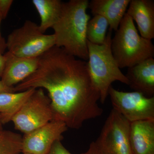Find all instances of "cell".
Listing matches in <instances>:
<instances>
[{
    "label": "cell",
    "instance_id": "13",
    "mask_svg": "<svg viewBox=\"0 0 154 154\" xmlns=\"http://www.w3.org/2000/svg\"><path fill=\"white\" fill-rule=\"evenodd\" d=\"M126 13L136 22L142 37L154 38L153 0H131Z\"/></svg>",
    "mask_w": 154,
    "mask_h": 154
},
{
    "label": "cell",
    "instance_id": "23",
    "mask_svg": "<svg viewBox=\"0 0 154 154\" xmlns=\"http://www.w3.org/2000/svg\"><path fill=\"white\" fill-rule=\"evenodd\" d=\"M3 93H15L14 88H11L6 86L0 80V94Z\"/></svg>",
    "mask_w": 154,
    "mask_h": 154
},
{
    "label": "cell",
    "instance_id": "7",
    "mask_svg": "<svg viewBox=\"0 0 154 154\" xmlns=\"http://www.w3.org/2000/svg\"><path fill=\"white\" fill-rule=\"evenodd\" d=\"M130 122L112 109L95 141L102 154H133L129 141Z\"/></svg>",
    "mask_w": 154,
    "mask_h": 154
},
{
    "label": "cell",
    "instance_id": "18",
    "mask_svg": "<svg viewBox=\"0 0 154 154\" xmlns=\"http://www.w3.org/2000/svg\"><path fill=\"white\" fill-rule=\"evenodd\" d=\"M23 137L21 134L4 130L0 132V154H19L22 152Z\"/></svg>",
    "mask_w": 154,
    "mask_h": 154
},
{
    "label": "cell",
    "instance_id": "8",
    "mask_svg": "<svg viewBox=\"0 0 154 154\" xmlns=\"http://www.w3.org/2000/svg\"><path fill=\"white\" fill-rule=\"evenodd\" d=\"M108 95L113 109L130 122L154 120V97H147L139 92L117 91L110 86Z\"/></svg>",
    "mask_w": 154,
    "mask_h": 154
},
{
    "label": "cell",
    "instance_id": "1",
    "mask_svg": "<svg viewBox=\"0 0 154 154\" xmlns=\"http://www.w3.org/2000/svg\"><path fill=\"white\" fill-rule=\"evenodd\" d=\"M30 88L47 91L53 120L63 122L68 128L79 129L85 122L103 113L87 62L55 45L39 57L36 71L14 87L15 93Z\"/></svg>",
    "mask_w": 154,
    "mask_h": 154
},
{
    "label": "cell",
    "instance_id": "4",
    "mask_svg": "<svg viewBox=\"0 0 154 154\" xmlns=\"http://www.w3.org/2000/svg\"><path fill=\"white\" fill-rule=\"evenodd\" d=\"M111 47L120 69L130 67L154 57L151 40L139 34L133 20L126 13L112 38Z\"/></svg>",
    "mask_w": 154,
    "mask_h": 154
},
{
    "label": "cell",
    "instance_id": "3",
    "mask_svg": "<svg viewBox=\"0 0 154 154\" xmlns=\"http://www.w3.org/2000/svg\"><path fill=\"white\" fill-rule=\"evenodd\" d=\"M112 30L109 29L105 42L101 45L87 40L88 67L93 84L100 94V101L105 103L111 84L115 81L128 85L125 75L120 70L111 50Z\"/></svg>",
    "mask_w": 154,
    "mask_h": 154
},
{
    "label": "cell",
    "instance_id": "26",
    "mask_svg": "<svg viewBox=\"0 0 154 154\" xmlns=\"http://www.w3.org/2000/svg\"><path fill=\"white\" fill-rule=\"evenodd\" d=\"M22 154H32L29 153H27V152H22Z\"/></svg>",
    "mask_w": 154,
    "mask_h": 154
},
{
    "label": "cell",
    "instance_id": "9",
    "mask_svg": "<svg viewBox=\"0 0 154 154\" xmlns=\"http://www.w3.org/2000/svg\"><path fill=\"white\" fill-rule=\"evenodd\" d=\"M68 128L63 122L54 119L35 130L24 134L22 153L47 154L56 141L62 140L63 134Z\"/></svg>",
    "mask_w": 154,
    "mask_h": 154
},
{
    "label": "cell",
    "instance_id": "25",
    "mask_svg": "<svg viewBox=\"0 0 154 154\" xmlns=\"http://www.w3.org/2000/svg\"><path fill=\"white\" fill-rule=\"evenodd\" d=\"M3 130L2 124V123H0V132H1Z\"/></svg>",
    "mask_w": 154,
    "mask_h": 154
},
{
    "label": "cell",
    "instance_id": "11",
    "mask_svg": "<svg viewBox=\"0 0 154 154\" xmlns=\"http://www.w3.org/2000/svg\"><path fill=\"white\" fill-rule=\"evenodd\" d=\"M130 88L147 97L154 96V59L151 57L128 68L125 75Z\"/></svg>",
    "mask_w": 154,
    "mask_h": 154
},
{
    "label": "cell",
    "instance_id": "15",
    "mask_svg": "<svg viewBox=\"0 0 154 154\" xmlns=\"http://www.w3.org/2000/svg\"><path fill=\"white\" fill-rule=\"evenodd\" d=\"M36 89L30 88L22 92L0 94V116L2 125L11 122L14 115Z\"/></svg>",
    "mask_w": 154,
    "mask_h": 154
},
{
    "label": "cell",
    "instance_id": "5",
    "mask_svg": "<svg viewBox=\"0 0 154 154\" xmlns=\"http://www.w3.org/2000/svg\"><path fill=\"white\" fill-rule=\"evenodd\" d=\"M55 45L54 35L42 33L39 25L30 20L13 30L6 41L8 51L19 57H38Z\"/></svg>",
    "mask_w": 154,
    "mask_h": 154
},
{
    "label": "cell",
    "instance_id": "19",
    "mask_svg": "<svg viewBox=\"0 0 154 154\" xmlns=\"http://www.w3.org/2000/svg\"><path fill=\"white\" fill-rule=\"evenodd\" d=\"M46 154H72L62 143L61 140H57L53 144L51 148Z\"/></svg>",
    "mask_w": 154,
    "mask_h": 154
},
{
    "label": "cell",
    "instance_id": "27",
    "mask_svg": "<svg viewBox=\"0 0 154 154\" xmlns=\"http://www.w3.org/2000/svg\"><path fill=\"white\" fill-rule=\"evenodd\" d=\"M0 123H2V122H1V116H0Z\"/></svg>",
    "mask_w": 154,
    "mask_h": 154
},
{
    "label": "cell",
    "instance_id": "16",
    "mask_svg": "<svg viewBox=\"0 0 154 154\" xmlns=\"http://www.w3.org/2000/svg\"><path fill=\"white\" fill-rule=\"evenodd\" d=\"M32 2L41 19L39 29L44 33L48 28H52L57 22L63 2L60 0H33Z\"/></svg>",
    "mask_w": 154,
    "mask_h": 154
},
{
    "label": "cell",
    "instance_id": "10",
    "mask_svg": "<svg viewBox=\"0 0 154 154\" xmlns=\"http://www.w3.org/2000/svg\"><path fill=\"white\" fill-rule=\"evenodd\" d=\"M4 54L5 64L1 81L8 87L14 88L30 76L38 68L39 57H19L9 51Z\"/></svg>",
    "mask_w": 154,
    "mask_h": 154
},
{
    "label": "cell",
    "instance_id": "21",
    "mask_svg": "<svg viewBox=\"0 0 154 154\" xmlns=\"http://www.w3.org/2000/svg\"><path fill=\"white\" fill-rule=\"evenodd\" d=\"M81 154H102L95 142L91 143L87 151Z\"/></svg>",
    "mask_w": 154,
    "mask_h": 154
},
{
    "label": "cell",
    "instance_id": "6",
    "mask_svg": "<svg viewBox=\"0 0 154 154\" xmlns=\"http://www.w3.org/2000/svg\"><path fill=\"white\" fill-rule=\"evenodd\" d=\"M53 119L50 99L43 89L38 88L26 100L11 122L15 129L26 134Z\"/></svg>",
    "mask_w": 154,
    "mask_h": 154
},
{
    "label": "cell",
    "instance_id": "12",
    "mask_svg": "<svg viewBox=\"0 0 154 154\" xmlns=\"http://www.w3.org/2000/svg\"><path fill=\"white\" fill-rule=\"evenodd\" d=\"M129 141L133 154H154V120L130 122Z\"/></svg>",
    "mask_w": 154,
    "mask_h": 154
},
{
    "label": "cell",
    "instance_id": "24",
    "mask_svg": "<svg viewBox=\"0 0 154 154\" xmlns=\"http://www.w3.org/2000/svg\"><path fill=\"white\" fill-rule=\"evenodd\" d=\"M6 58L4 54L0 53V80L2 75L5 64Z\"/></svg>",
    "mask_w": 154,
    "mask_h": 154
},
{
    "label": "cell",
    "instance_id": "22",
    "mask_svg": "<svg viewBox=\"0 0 154 154\" xmlns=\"http://www.w3.org/2000/svg\"><path fill=\"white\" fill-rule=\"evenodd\" d=\"M3 19L2 16L0 13V53L2 54H4L5 51L7 48L6 41L5 40V38H3L2 36L1 32V25Z\"/></svg>",
    "mask_w": 154,
    "mask_h": 154
},
{
    "label": "cell",
    "instance_id": "2",
    "mask_svg": "<svg viewBox=\"0 0 154 154\" xmlns=\"http://www.w3.org/2000/svg\"><path fill=\"white\" fill-rule=\"evenodd\" d=\"M88 0L62 2L59 19L52 27L55 46L83 60L88 59L86 30L90 15L87 14Z\"/></svg>",
    "mask_w": 154,
    "mask_h": 154
},
{
    "label": "cell",
    "instance_id": "17",
    "mask_svg": "<svg viewBox=\"0 0 154 154\" xmlns=\"http://www.w3.org/2000/svg\"><path fill=\"white\" fill-rule=\"evenodd\" d=\"M109 22L105 17L94 15L87 25L86 37L87 40L94 44L101 45L105 42Z\"/></svg>",
    "mask_w": 154,
    "mask_h": 154
},
{
    "label": "cell",
    "instance_id": "20",
    "mask_svg": "<svg viewBox=\"0 0 154 154\" xmlns=\"http://www.w3.org/2000/svg\"><path fill=\"white\" fill-rule=\"evenodd\" d=\"M13 2V0H0V13L3 19H5L8 16Z\"/></svg>",
    "mask_w": 154,
    "mask_h": 154
},
{
    "label": "cell",
    "instance_id": "14",
    "mask_svg": "<svg viewBox=\"0 0 154 154\" xmlns=\"http://www.w3.org/2000/svg\"><path fill=\"white\" fill-rule=\"evenodd\" d=\"M131 0H92L88 8L94 15L105 17L109 24V29L116 31L126 14Z\"/></svg>",
    "mask_w": 154,
    "mask_h": 154
}]
</instances>
